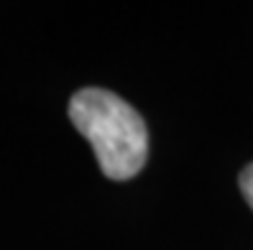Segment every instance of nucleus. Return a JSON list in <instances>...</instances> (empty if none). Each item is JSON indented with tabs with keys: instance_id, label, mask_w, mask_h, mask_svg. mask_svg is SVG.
<instances>
[{
	"instance_id": "obj_1",
	"label": "nucleus",
	"mask_w": 253,
	"mask_h": 250,
	"mask_svg": "<svg viewBox=\"0 0 253 250\" xmlns=\"http://www.w3.org/2000/svg\"><path fill=\"white\" fill-rule=\"evenodd\" d=\"M69 120L90 141L108 179H133L148 158V130L143 117L118 95L84 87L69 100Z\"/></svg>"
},
{
	"instance_id": "obj_2",
	"label": "nucleus",
	"mask_w": 253,
	"mask_h": 250,
	"mask_svg": "<svg viewBox=\"0 0 253 250\" xmlns=\"http://www.w3.org/2000/svg\"><path fill=\"white\" fill-rule=\"evenodd\" d=\"M241 192H243L246 202L253 207V164L248 169H243V174H241Z\"/></svg>"
}]
</instances>
